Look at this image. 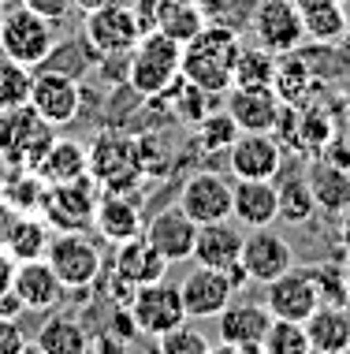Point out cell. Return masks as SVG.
<instances>
[{
    "label": "cell",
    "mask_w": 350,
    "mask_h": 354,
    "mask_svg": "<svg viewBox=\"0 0 350 354\" xmlns=\"http://www.w3.org/2000/svg\"><path fill=\"white\" fill-rule=\"evenodd\" d=\"M142 34L146 26L138 23V8L130 0H116V4L86 12V41L97 56H127Z\"/></svg>",
    "instance_id": "cell-8"
},
{
    "label": "cell",
    "mask_w": 350,
    "mask_h": 354,
    "mask_svg": "<svg viewBox=\"0 0 350 354\" xmlns=\"http://www.w3.org/2000/svg\"><path fill=\"white\" fill-rule=\"evenodd\" d=\"M105 4H116V0H75V8H79L82 15L93 12V8H105Z\"/></svg>",
    "instance_id": "cell-51"
},
{
    "label": "cell",
    "mask_w": 350,
    "mask_h": 354,
    "mask_svg": "<svg viewBox=\"0 0 350 354\" xmlns=\"http://www.w3.org/2000/svg\"><path fill=\"white\" fill-rule=\"evenodd\" d=\"M19 4H26L30 12L45 15V19H52V23H60V19L75 8V0H19Z\"/></svg>",
    "instance_id": "cell-44"
},
{
    "label": "cell",
    "mask_w": 350,
    "mask_h": 354,
    "mask_svg": "<svg viewBox=\"0 0 350 354\" xmlns=\"http://www.w3.org/2000/svg\"><path fill=\"white\" fill-rule=\"evenodd\" d=\"M347 295H350V265H347Z\"/></svg>",
    "instance_id": "cell-57"
},
{
    "label": "cell",
    "mask_w": 350,
    "mask_h": 354,
    "mask_svg": "<svg viewBox=\"0 0 350 354\" xmlns=\"http://www.w3.org/2000/svg\"><path fill=\"white\" fill-rule=\"evenodd\" d=\"M0 23H4V4H0Z\"/></svg>",
    "instance_id": "cell-59"
},
{
    "label": "cell",
    "mask_w": 350,
    "mask_h": 354,
    "mask_svg": "<svg viewBox=\"0 0 350 354\" xmlns=\"http://www.w3.org/2000/svg\"><path fill=\"white\" fill-rule=\"evenodd\" d=\"M127 310H130V317H135L138 332H146V336H153V339L186 321L179 283H172L168 276H164V280H157V283L135 287V291H130V306H127Z\"/></svg>",
    "instance_id": "cell-10"
},
{
    "label": "cell",
    "mask_w": 350,
    "mask_h": 354,
    "mask_svg": "<svg viewBox=\"0 0 350 354\" xmlns=\"http://www.w3.org/2000/svg\"><path fill=\"white\" fill-rule=\"evenodd\" d=\"M320 157H328L332 165H339V168H347V171H350V146H347V138H343V135H332V142H328V146L320 149Z\"/></svg>",
    "instance_id": "cell-46"
},
{
    "label": "cell",
    "mask_w": 350,
    "mask_h": 354,
    "mask_svg": "<svg viewBox=\"0 0 350 354\" xmlns=\"http://www.w3.org/2000/svg\"><path fill=\"white\" fill-rule=\"evenodd\" d=\"M45 261L56 272V280L64 283V291H86L101 276V250L82 232H56L49 239Z\"/></svg>",
    "instance_id": "cell-6"
},
{
    "label": "cell",
    "mask_w": 350,
    "mask_h": 354,
    "mask_svg": "<svg viewBox=\"0 0 350 354\" xmlns=\"http://www.w3.org/2000/svg\"><path fill=\"white\" fill-rule=\"evenodd\" d=\"M142 142L127 131H97V138L86 146V176L97 183L101 190L112 194H127L138 187L142 179Z\"/></svg>",
    "instance_id": "cell-3"
},
{
    "label": "cell",
    "mask_w": 350,
    "mask_h": 354,
    "mask_svg": "<svg viewBox=\"0 0 350 354\" xmlns=\"http://www.w3.org/2000/svg\"><path fill=\"white\" fill-rule=\"evenodd\" d=\"M0 213H4V183H0Z\"/></svg>",
    "instance_id": "cell-56"
},
{
    "label": "cell",
    "mask_w": 350,
    "mask_h": 354,
    "mask_svg": "<svg viewBox=\"0 0 350 354\" xmlns=\"http://www.w3.org/2000/svg\"><path fill=\"white\" fill-rule=\"evenodd\" d=\"M179 79H183V45L160 34L157 26L146 30L127 53V86L138 97L153 101L164 97Z\"/></svg>",
    "instance_id": "cell-2"
},
{
    "label": "cell",
    "mask_w": 350,
    "mask_h": 354,
    "mask_svg": "<svg viewBox=\"0 0 350 354\" xmlns=\"http://www.w3.org/2000/svg\"><path fill=\"white\" fill-rule=\"evenodd\" d=\"M30 86H34V68H23V64L0 56V112L30 104Z\"/></svg>",
    "instance_id": "cell-38"
},
{
    "label": "cell",
    "mask_w": 350,
    "mask_h": 354,
    "mask_svg": "<svg viewBox=\"0 0 350 354\" xmlns=\"http://www.w3.org/2000/svg\"><path fill=\"white\" fill-rule=\"evenodd\" d=\"M228 4H231V0H197V8L205 12V19H216V15H220Z\"/></svg>",
    "instance_id": "cell-50"
},
{
    "label": "cell",
    "mask_w": 350,
    "mask_h": 354,
    "mask_svg": "<svg viewBox=\"0 0 350 354\" xmlns=\"http://www.w3.org/2000/svg\"><path fill=\"white\" fill-rule=\"evenodd\" d=\"M261 354H313L309 336H306V324L272 317L269 332H264V339H261Z\"/></svg>",
    "instance_id": "cell-37"
},
{
    "label": "cell",
    "mask_w": 350,
    "mask_h": 354,
    "mask_svg": "<svg viewBox=\"0 0 350 354\" xmlns=\"http://www.w3.org/2000/svg\"><path fill=\"white\" fill-rule=\"evenodd\" d=\"M56 53V23L30 12L26 4L4 8L0 23V56L23 64V68H41Z\"/></svg>",
    "instance_id": "cell-4"
},
{
    "label": "cell",
    "mask_w": 350,
    "mask_h": 354,
    "mask_svg": "<svg viewBox=\"0 0 350 354\" xmlns=\"http://www.w3.org/2000/svg\"><path fill=\"white\" fill-rule=\"evenodd\" d=\"M112 272H116V283H123V287H130V291H135V287L164 280L168 261L138 235V239L119 243V254L112 257Z\"/></svg>",
    "instance_id": "cell-24"
},
{
    "label": "cell",
    "mask_w": 350,
    "mask_h": 354,
    "mask_svg": "<svg viewBox=\"0 0 350 354\" xmlns=\"http://www.w3.org/2000/svg\"><path fill=\"white\" fill-rule=\"evenodd\" d=\"M93 227H97L101 239H108V243H127V239H138L142 227H146V220H142V209L135 198L127 194H105L97 198V209H93Z\"/></svg>",
    "instance_id": "cell-25"
},
{
    "label": "cell",
    "mask_w": 350,
    "mask_h": 354,
    "mask_svg": "<svg viewBox=\"0 0 350 354\" xmlns=\"http://www.w3.org/2000/svg\"><path fill=\"white\" fill-rule=\"evenodd\" d=\"M0 4H4V8H8V4H19V0H0Z\"/></svg>",
    "instance_id": "cell-58"
},
{
    "label": "cell",
    "mask_w": 350,
    "mask_h": 354,
    "mask_svg": "<svg viewBox=\"0 0 350 354\" xmlns=\"http://www.w3.org/2000/svg\"><path fill=\"white\" fill-rule=\"evenodd\" d=\"M194 235H197V224L179 205L175 209H160V213L142 227V239H146L168 265L172 261H191Z\"/></svg>",
    "instance_id": "cell-18"
},
{
    "label": "cell",
    "mask_w": 350,
    "mask_h": 354,
    "mask_svg": "<svg viewBox=\"0 0 350 354\" xmlns=\"http://www.w3.org/2000/svg\"><path fill=\"white\" fill-rule=\"evenodd\" d=\"M343 41H347V45H343V53H347V60H350V30H347V37H343Z\"/></svg>",
    "instance_id": "cell-55"
},
{
    "label": "cell",
    "mask_w": 350,
    "mask_h": 354,
    "mask_svg": "<svg viewBox=\"0 0 350 354\" xmlns=\"http://www.w3.org/2000/svg\"><path fill=\"white\" fill-rule=\"evenodd\" d=\"M168 93H175V116L183 120V123H191V127L213 112V97H216V93L197 90V86H191L186 79H179Z\"/></svg>",
    "instance_id": "cell-40"
},
{
    "label": "cell",
    "mask_w": 350,
    "mask_h": 354,
    "mask_svg": "<svg viewBox=\"0 0 350 354\" xmlns=\"http://www.w3.org/2000/svg\"><path fill=\"white\" fill-rule=\"evenodd\" d=\"M23 354H41V351H37L34 343H26V347H23Z\"/></svg>",
    "instance_id": "cell-54"
},
{
    "label": "cell",
    "mask_w": 350,
    "mask_h": 354,
    "mask_svg": "<svg viewBox=\"0 0 350 354\" xmlns=\"http://www.w3.org/2000/svg\"><path fill=\"white\" fill-rule=\"evenodd\" d=\"M302 12H309V8H324V4H336V0H295Z\"/></svg>",
    "instance_id": "cell-52"
},
{
    "label": "cell",
    "mask_w": 350,
    "mask_h": 354,
    "mask_svg": "<svg viewBox=\"0 0 350 354\" xmlns=\"http://www.w3.org/2000/svg\"><path fill=\"white\" fill-rule=\"evenodd\" d=\"M250 30L253 41L272 56L298 53L306 41V23H302V8L295 0H257L250 15Z\"/></svg>",
    "instance_id": "cell-9"
},
{
    "label": "cell",
    "mask_w": 350,
    "mask_h": 354,
    "mask_svg": "<svg viewBox=\"0 0 350 354\" xmlns=\"http://www.w3.org/2000/svg\"><path fill=\"white\" fill-rule=\"evenodd\" d=\"M34 347L41 354H86L90 351V332L82 328L75 317H64V313H56L41 324V332H37Z\"/></svg>",
    "instance_id": "cell-30"
},
{
    "label": "cell",
    "mask_w": 350,
    "mask_h": 354,
    "mask_svg": "<svg viewBox=\"0 0 350 354\" xmlns=\"http://www.w3.org/2000/svg\"><path fill=\"white\" fill-rule=\"evenodd\" d=\"M347 19H350V12H347Z\"/></svg>",
    "instance_id": "cell-60"
},
{
    "label": "cell",
    "mask_w": 350,
    "mask_h": 354,
    "mask_svg": "<svg viewBox=\"0 0 350 354\" xmlns=\"http://www.w3.org/2000/svg\"><path fill=\"white\" fill-rule=\"evenodd\" d=\"M350 306L320 302L306 321V336L313 354H350Z\"/></svg>",
    "instance_id": "cell-26"
},
{
    "label": "cell",
    "mask_w": 350,
    "mask_h": 354,
    "mask_svg": "<svg viewBox=\"0 0 350 354\" xmlns=\"http://www.w3.org/2000/svg\"><path fill=\"white\" fill-rule=\"evenodd\" d=\"M49 239L52 235H49L45 216H37V213H12V209H4V213H0V246L12 254L15 265L45 257V250H49Z\"/></svg>",
    "instance_id": "cell-20"
},
{
    "label": "cell",
    "mask_w": 350,
    "mask_h": 354,
    "mask_svg": "<svg viewBox=\"0 0 350 354\" xmlns=\"http://www.w3.org/2000/svg\"><path fill=\"white\" fill-rule=\"evenodd\" d=\"M34 171H37V179H41L45 187L71 183V179L86 176V146L75 142V138H56Z\"/></svg>",
    "instance_id": "cell-28"
},
{
    "label": "cell",
    "mask_w": 350,
    "mask_h": 354,
    "mask_svg": "<svg viewBox=\"0 0 350 354\" xmlns=\"http://www.w3.org/2000/svg\"><path fill=\"white\" fill-rule=\"evenodd\" d=\"M302 23H306V37H313L317 45H336V41H343L347 30H350L347 8L339 4V0H336V4L302 12Z\"/></svg>",
    "instance_id": "cell-33"
},
{
    "label": "cell",
    "mask_w": 350,
    "mask_h": 354,
    "mask_svg": "<svg viewBox=\"0 0 350 354\" xmlns=\"http://www.w3.org/2000/svg\"><path fill=\"white\" fill-rule=\"evenodd\" d=\"M86 354H130V347H127V339L112 336V332H97V336H90Z\"/></svg>",
    "instance_id": "cell-45"
},
{
    "label": "cell",
    "mask_w": 350,
    "mask_h": 354,
    "mask_svg": "<svg viewBox=\"0 0 350 354\" xmlns=\"http://www.w3.org/2000/svg\"><path fill=\"white\" fill-rule=\"evenodd\" d=\"M205 23H209V19L197 8V0H157L153 4V26L179 45L191 41Z\"/></svg>",
    "instance_id": "cell-29"
},
{
    "label": "cell",
    "mask_w": 350,
    "mask_h": 354,
    "mask_svg": "<svg viewBox=\"0 0 350 354\" xmlns=\"http://www.w3.org/2000/svg\"><path fill=\"white\" fill-rule=\"evenodd\" d=\"M108 332L119 336V339H127V343H130V336H138V324H135V317H130V310H119L116 317H112Z\"/></svg>",
    "instance_id": "cell-47"
},
{
    "label": "cell",
    "mask_w": 350,
    "mask_h": 354,
    "mask_svg": "<svg viewBox=\"0 0 350 354\" xmlns=\"http://www.w3.org/2000/svg\"><path fill=\"white\" fill-rule=\"evenodd\" d=\"M12 295L23 302V310L49 313V310H56V306H60V299H64V283L56 280V272L49 269V261H45V257H37V261L15 265Z\"/></svg>",
    "instance_id": "cell-22"
},
{
    "label": "cell",
    "mask_w": 350,
    "mask_h": 354,
    "mask_svg": "<svg viewBox=\"0 0 350 354\" xmlns=\"http://www.w3.org/2000/svg\"><path fill=\"white\" fill-rule=\"evenodd\" d=\"M179 295H183L186 317H197V321L202 317H220V313L228 310V302L235 299V280L220 269L197 265V269L179 283Z\"/></svg>",
    "instance_id": "cell-17"
},
{
    "label": "cell",
    "mask_w": 350,
    "mask_h": 354,
    "mask_svg": "<svg viewBox=\"0 0 350 354\" xmlns=\"http://www.w3.org/2000/svg\"><path fill=\"white\" fill-rule=\"evenodd\" d=\"M272 324V313L264 302H228L220 313V339L231 347H242L246 354H261V339Z\"/></svg>",
    "instance_id": "cell-21"
},
{
    "label": "cell",
    "mask_w": 350,
    "mask_h": 354,
    "mask_svg": "<svg viewBox=\"0 0 350 354\" xmlns=\"http://www.w3.org/2000/svg\"><path fill=\"white\" fill-rule=\"evenodd\" d=\"M45 183L37 179V171H19L12 168V179L4 183V209L12 213H41Z\"/></svg>",
    "instance_id": "cell-35"
},
{
    "label": "cell",
    "mask_w": 350,
    "mask_h": 354,
    "mask_svg": "<svg viewBox=\"0 0 350 354\" xmlns=\"http://www.w3.org/2000/svg\"><path fill=\"white\" fill-rule=\"evenodd\" d=\"M239 265L246 272V283L264 287L295 265V250H291V243L276 232V227H253V232L242 239Z\"/></svg>",
    "instance_id": "cell-14"
},
{
    "label": "cell",
    "mask_w": 350,
    "mask_h": 354,
    "mask_svg": "<svg viewBox=\"0 0 350 354\" xmlns=\"http://www.w3.org/2000/svg\"><path fill=\"white\" fill-rule=\"evenodd\" d=\"M264 306H269V313L276 321L306 324L309 313L320 306V291H317L313 269H298V265H291L283 276H276L272 283H264Z\"/></svg>",
    "instance_id": "cell-12"
},
{
    "label": "cell",
    "mask_w": 350,
    "mask_h": 354,
    "mask_svg": "<svg viewBox=\"0 0 350 354\" xmlns=\"http://www.w3.org/2000/svg\"><path fill=\"white\" fill-rule=\"evenodd\" d=\"M276 194H280V216L287 220V224H306V220L313 216L317 202H313V190H309L306 168H291L287 176H280Z\"/></svg>",
    "instance_id": "cell-31"
},
{
    "label": "cell",
    "mask_w": 350,
    "mask_h": 354,
    "mask_svg": "<svg viewBox=\"0 0 350 354\" xmlns=\"http://www.w3.org/2000/svg\"><path fill=\"white\" fill-rule=\"evenodd\" d=\"M228 165L235 179H276L283 168V146L269 131H239L228 146Z\"/></svg>",
    "instance_id": "cell-15"
},
{
    "label": "cell",
    "mask_w": 350,
    "mask_h": 354,
    "mask_svg": "<svg viewBox=\"0 0 350 354\" xmlns=\"http://www.w3.org/2000/svg\"><path fill=\"white\" fill-rule=\"evenodd\" d=\"M194 138H197V149L202 153H220L228 149L235 138H239V127H235V120L228 116V109L224 112H209L205 120L194 123Z\"/></svg>",
    "instance_id": "cell-39"
},
{
    "label": "cell",
    "mask_w": 350,
    "mask_h": 354,
    "mask_svg": "<svg viewBox=\"0 0 350 354\" xmlns=\"http://www.w3.org/2000/svg\"><path fill=\"white\" fill-rule=\"evenodd\" d=\"M30 109L41 116L49 127H68L82 109V86L75 75L60 71V68H45L34 71V86H30Z\"/></svg>",
    "instance_id": "cell-11"
},
{
    "label": "cell",
    "mask_w": 350,
    "mask_h": 354,
    "mask_svg": "<svg viewBox=\"0 0 350 354\" xmlns=\"http://www.w3.org/2000/svg\"><path fill=\"white\" fill-rule=\"evenodd\" d=\"M276 82V56L261 45H250V49H239V60H235V86H257V90H272Z\"/></svg>",
    "instance_id": "cell-34"
},
{
    "label": "cell",
    "mask_w": 350,
    "mask_h": 354,
    "mask_svg": "<svg viewBox=\"0 0 350 354\" xmlns=\"http://www.w3.org/2000/svg\"><path fill=\"white\" fill-rule=\"evenodd\" d=\"M52 142H56V127H49L30 104L0 112V160L8 168L34 171Z\"/></svg>",
    "instance_id": "cell-5"
},
{
    "label": "cell",
    "mask_w": 350,
    "mask_h": 354,
    "mask_svg": "<svg viewBox=\"0 0 350 354\" xmlns=\"http://www.w3.org/2000/svg\"><path fill=\"white\" fill-rule=\"evenodd\" d=\"M231 220L235 224L272 227L280 220V194L272 179H235L231 183Z\"/></svg>",
    "instance_id": "cell-19"
},
{
    "label": "cell",
    "mask_w": 350,
    "mask_h": 354,
    "mask_svg": "<svg viewBox=\"0 0 350 354\" xmlns=\"http://www.w3.org/2000/svg\"><path fill=\"white\" fill-rule=\"evenodd\" d=\"M242 37L224 23H205L183 45V79L205 93H224L235 86V60H239Z\"/></svg>",
    "instance_id": "cell-1"
},
{
    "label": "cell",
    "mask_w": 350,
    "mask_h": 354,
    "mask_svg": "<svg viewBox=\"0 0 350 354\" xmlns=\"http://www.w3.org/2000/svg\"><path fill=\"white\" fill-rule=\"evenodd\" d=\"M97 198H101V187L90 176H79L71 183H52L45 187L41 216L52 232H82V227L93 224Z\"/></svg>",
    "instance_id": "cell-7"
},
{
    "label": "cell",
    "mask_w": 350,
    "mask_h": 354,
    "mask_svg": "<svg viewBox=\"0 0 350 354\" xmlns=\"http://www.w3.org/2000/svg\"><path fill=\"white\" fill-rule=\"evenodd\" d=\"M12 283H15V261H12V254L0 246V295L12 291Z\"/></svg>",
    "instance_id": "cell-48"
},
{
    "label": "cell",
    "mask_w": 350,
    "mask_h": 354,
    "mask_svg": "<svg viewBox=\"0 0 350 354\" xmlns=\"http://www.w3.org/2000/svg\"><path fill=\"white\" fill-rule=\"evenodd\" d=\"M309 190H313V202L324 213H347L350 209V171L332 165L328 157H309Z\"/></svg>",
    "instance_id": "cell-27"
},
{
    "label": "cell",
    "mask_w": 350,
    "mask_h": 354,
    "mask_svg": "<svg viewBox=\"0 0 350 354\" xmlns=\"http://www.w3.org/2000/svg\"><path fill=\"white\" fill-rule=\"evenodd\" d=\"M209 339L194 328V324H175L172 332L157 336V354H209Z\"/></svg>",
    "instance_id": "cell-41"
},
{
    "label": "cell",
    "mask_w": 350,
    "mask_h": 354,
    "mask_svg": "<svg viewBox=\"0 0 350 354\" xmlns=\"http://www.w3.org/2000/svg\"><path fill=\"white\" fill-rule=\"evenodd\" d=\"M209 354H246L242 347H231V343H220V347H213Z\"/></svg>",
    "instance_id": "cell-53"
},
{
    "label": "cell",
    "mask_w": 350,
    "mask_h": 354,
    "mask_svg": "<svg viewBox=\"0 0 350 354\" xmlns=\"http://www.w3.org/2000/svg\"><path fill=\"white\" fill-rule=\"evenodd\" d=\"M26 343L30 339H26L19 317H0V354H23Z\"/></svg>",
    "instance_id": "cell-43"
},
{
    "label": "cell",
    "mask_w": 350,
    "mask_h": 354,
    "mask_svg": "<svg viewBox=\"0 0 350 354\" xmlns=\"http://www.w3.org/2000/svg\"><path fill=\"white\" fill-rule=\"evenodd\" d=\"M242 227L239 224H231V216L228 220H216V224H197V235H194V261L197 265H205V269H220V272H228L235 287H242L246 283V272H242V265H239V257H242Z\"/></svg>",
    "instance_id": "cell-13"
},
{
    "label": "cell",
    "mask_w": 350,
    "mask_h": 354,
    "mask_svg": "<svg viewBox=\"0 0 350 354\" xmlns=\"http://www.w3.org/2000/svg\"><path fill=\"white\" fill-rule=\"evenodd\" d=\"M336 135V127H332V120H328V112L324 109H306V112H298V127H295V149L298 153H306V157H317L320 149L332 142Z\"/></svg>",
    "instance_id": "cell-36"
},
{
    "label": "cell",
    "mask_w": 350,
    "mask_h": 354,
    "mask_svg": "<svg viewBox=\"0 0 350 354\" xmlns=\"http://www.w3.org/2000/svg\"><path fill=\"white\" fill-rule=\"evenodd\" d=\"M276 97L283 104H302L313 90V68L302 60L298 53H287V56H276V82H272Z\"/></svg>",
    "instance_id": "cell-32"
},
{
    "label": "cell",
    "mask_w": 350,
    "mask_h": 354,
    "mask_svg": "<svg viewBox=\"0 0 350 354\" xmlns=\"http://www.w3.org/2000/svg\"><path fill=\"white\" fill-rule=\"evenodd\" d=\"M19 313H23V302H19L12 291L0 295V317H19Z\"/></svg>",
    "instance_id": "cell-49"
},
{
    "label": "cell",
    "mask_w": 350,
    "mask_h": 354,
    "mask_svg": "<svg viewBox=\"0 0 350 354\" xmlns=\"http://www.w3.org/2000/svg\"><path fill=\"white\" fill-rule=\"evenodd\" d=\"M228 116L235 120L239 131H269L280 120V97L276 90H257V86H231L228 93Z\"/></svg>",
    "instance_id": "cell-23"
},
{
    "label": "cell",
    "mask_w": 350,
    "mask_h": 354,
    "mask_svg": "<svg viewBox=\"0 0 350 354\" xmlns=\"http://www.w3.org/2000/svg\"><path fill=\"white\" fill-rule=\"evenodd\" d=\"M313 276H317V291H320V302L324 306H350L347 265H317Z\"/></svg>",
    "instance_id": "cell-42"
},
{
    "label": "cell",
    "mask_w": 350,
    "mask_h": 354,
    "mask_svg": "<svg viewBox=\"0 0 350 354\" xmlns=\"http://www.w3.org/2000/svg\"><path fill=\"white\" fill-rule=\"evenodd\" d=\"M179 209L194 224H216L231 216V183L216 171H194L179 190Z\"/></svg>",
    "instance_id": "cell-16"
}]
</instances>
